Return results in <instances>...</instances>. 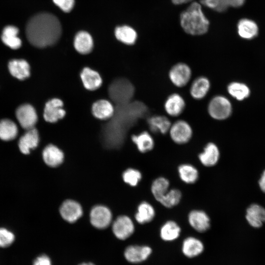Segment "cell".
<instances>
[{"instance_id": "35", "label": "cell", "mask_w": 265, "mask_h": 265, "mask_svg": "<svg viewBox=\"0 0 265 265\" xmlns=\"http://www.w3.org/2000/svg\"><path fill=\"white\" fill-rule=\"evenodd\" d=\"M18 133V128L12 121L3 119L0 121V138L9 141L14 139Z\"/></svg>"}, {"instance_id": "4", "label": "cell", "mask_w": 265, "mask_h": 265, "mask_svg": "<svg viewBox=\"0 0 265 265\" xmlns=\"http://www.w3.org/2000/svg\"><path fill=\"white\" fill-rule=\"evenodd\" d=\"M134 92V87L131 82L123 78L115 80L108 88L109 96L116 106L131 102Z\"/></svg>"}, {"instance_id": "7", "label": "cell", "mask_w": 265, "mask_h": 265, "mask_svg": "<svg viewBox=\"0 0 265 265\" xmlns=\"http://www.w3.org/2000/svg\"><path fill=\"white\" fill-rule=\"evenodd\" d=\"M192 74V70L189 65L186 63L180 62L174 64L170 68L168 76L173 85L182 88L189 82Z\"/></svg>"}, {"instance_id": "23", "label": "cell", "mask_w": 265, "mask_h": 265, "mask_svg": "<svg viewBox=\"0 0 265 265\" xmlns=\"http://www.w3.org/2000/svg\"><path fill=\"white\" fill-rule=\"evenodd\" d=\"M181 228L174 220H168L164 223L159 230V236L162 240L171 242L177 239L180 236Z\"/></svg>"}, {"instance_id": "2", "label": "cell", "mask_w": 265, "mask_h": 265, "mask_svg": "<svg viewBox=\"0 0 265 265\" xmlns=\"http://www.w3.org/2000/svg\"><path fill=\"white\" fill-rule=\"evenodd\" d=\"M62 28L58 18L50 13H40L31 17L26 25V37L31 44L44 48L56 43L61 36Z\"/></svg>"}, {"instance_id": "28", "label": "cell", "mask_w": 265, "mask_h": 265, "mask_svg": "<svg viewBox=\"0 0 265 265\" xmlns=\"http://www.w3.org/2000/svg\"><path fill=\"white\" fill-rule=\"evenodd\" d=\"M10 74L19 80H24L30 75V68L27 62L23 59H14L8 64Z\"/></svg>"}, {"instance_id": "10", "label": "cell", "mask_w": 265, "mask_h": 265, "mask_svg": "<svg viewBox=\"0 0 265 265\" xmlns=\"http://www.w3.org/2000/svg\"><path fill=\"white\" fill-rule=\"evenodd\" d=\"M16 115L22 127L26 130L34 128L37 121V115L34 107L28 104L20 106Z\"/></svg>"}, {"instance_id": "37", "label": "cell", "mask_w": 265, "mask_h": 265, "mask_svg": "<svg viewBox=\"0 0 265 265\" xmlns=\"http://www.w3.org/2000/svg\"><path fill=\"white\" fill-rule=\"evenodd\" d=\"M182 197L181 191L177 188L169 189L159 200V202L167 208H171L179 204Z\"/></svg>"}, {"instance_id": "38", "label": "cell", "mask_w": 265, "mask_h": 265, "mask_svg": "<svg viewBox=\"0 0 265 265\" xmlns=\"http://www.w3.org/2000/svg\"><path fill=\"white\" fill-rule=\"evenodd\" d=\"M124 181L131 186H136L142 178L141 172L137 169L129 168L122 175Z\"/></svg>"}, {"instance_id": "42", "label": "cell", "mask_w": 265, "mask_h": 265, "mask_svg": "<svg viewBox=\"0 0 265 265\" xmlns=\"http://www.w3.org/2000/svg\"><path fill=\"white\" fill-rule=\"evenodd\" d=\"M32 265H52V263L48 256L42 254L35 259Z\"/></svg>"}, {"instance_id": "17", "label": "cell", "mask_w": 265, "mask_h": 265, "mask_svg": "<svg viewBox=\"0 0 265 265\" xmlns=\"http://www.w3.org/2000/svg\"><path fill=\"white\" fill-rule=\"evenodd\" d=\"M60 213L62 217L70 223L77 221L82 214L80 204L72 200L65 201L60 208Z\"/></svg>"}, {"instance_id": "44", "label": "cell", "mask_w": 265, "mask_h": 265, "mask_svg": "<svg viewBox=\"0 0 265 265\" xmlns=\"http://www.w3.org/2000/svg\"><path fill=\"white\" fill-rule=\"evenodd\" d=\"M259 184L262 190L265 192V170L263 172L259 180Z\"/></svg>"}, {"instance_id": "20", "label": "cell", "mask_w": 265, "mask_h": 265, "mask_svg": "<svg viewBox=\"0 0 265 265\" xmlns=\"http://www.w3.org/2000/svg\"><path fill=\"white\" fill-rule=\"evenodd\" d=\"M39 141L37 130L33 128L27 130L20 139L18 146L20 151L24 154H28L31 149L35 148Z\"/></svg>"}, {"instance_id": "22", "label": "cell", "mask_w": 265, "mask_h": 265, "mask_svg": "<svg viewBox=\"0 0 265 265\" xmlns=\"http://www.w3.org/2000/svg\"><path fill=\"white\" fill-rule=\"evenodd\" d=\"M43 159L47 165L55 167L61 164L64 159L62 151L56 146L50 144L43 151Z\"/></svg>"}, {"instance_id": "26", "label": "cell", "mask_w": 265, "mask_h": 265, "mask_svg": "<svg viewBox=\"0 0 265 265\" xmlns=\"http://www.w3.org/2000/svg\"><path fill=\"white\" fill-rule=\"evenodd\" d=\"M238 32L240 37L245 39H252L258 34V26L253 21L242 19L238 24Z\"/></svg>"}, {"instance_id": "9", "label": "cell", "mask_w": 265, "mask_h": 265, "mask_svg": "<svg viewBox=\"0 0 265 265\" xmlns=\"http://www.w3.org/2000/svg\"><path fill=\"white\" fill-rule=\"evenodd\" d=\"M187 220L189 225L196 231L204 233L211 226V219L208 214L201 210H193L188 214Z\"/></svg>"}, {"instance_id": "21", "label": "cell", "mask_w": 265, "mask_h": 265, "mask_svg": "<svg viewBox=\"0 0 265 265\" xmlns=\"http://www.w3.org/2000/svg\"><path fill=\"white\" fill-rule=\"evenodd\" d=\"M249 224L254 228H259L265 222V209L258 204L251 205L245 215Z\"/></svg>"}, {"instance_id": "19", "label": "cell", "mask_w": 265, "mask_h": 265, "mask_svg": "<svg viewBox=\"0 0 265 265\" xmlns=\"http://www.w3.org/2000/svg\"><path fill=\"white\" fill-rule=\"evenodd\" d=\"M147 124L152 132L165 134L168 132L172 123L168 117L157 114L150 116Z\"/></svg>"}, {"instance_id": "24", "label": "cell", "mask_w": 265, "mask_h": 265, "mask_svg": "<svg viewBox=\"0 0 265 265\" xmlns=\"http://www.w3.org/2000/svg\"><path fill=\"white\" fill-rule=\"evenodd\" d=\"M80 78L84 86L89 90L98 89L102 83V80L99 74L88 67L83 69Z\"/></svg>"}, {"instance_id": "36", "label": "cell", "mask_w": 265, "mask_h": 265, "mask_svg": "<svg viewBox=\"0 0 265 265\" xmlns=\"http://www.w3.org/2000/svg\"><path fill=\"white\" fill-rule=\"evenodd\" d=\"M115 34L118 40L128 45L134 44L137 38L136 31L131 27L127 26L117 27Z\"/></svg>"}, {"instance_id": "13", "label": "cell", "mask_w": 265, "mask_h": 265, "mask_svg": "<svg viewBox=\"0 0 265 265\" xmlns=\"http://www.w3.org/2000/svg\"><path fill=\"white\" fill-rule=\"evenodd\" d=\"M134 226L131 219L127 216H120L112 225V231L116 237L124 240L130 237L134 232Z\"/></svg>"}, {"instance_id": "45", "label": "cell", "mask_w": 265, "mask_h": 265, "mask_svg": "<svg viewBox=\"0 0 265 265\" xmlns=\"http://www.w3.org/2000/svg\"><path fill=\"white\" fill-rule=\"evenodd\" d=\"M192 0H172V2L175 4H182L187 3Z\"/></svg>"}, {"instance_id": "15", "label": "cell", "mask_w": 265, "mask_h": 265, "mask_svg": "<svg viewBox=\"0 0 265 265\" xmlns=\"http://www.w3.org/2000/svg\"><path fill=\"white\" fill-rule=\"evenodd\" d=\"M220 150L217 145L212 142L207 143L202 151L198 155L200 163L206 167L215 165L220 159Z\"/></svg>"}, {"instance_id": "18", "label": "cell", "mask_w": 265, "mask_h": 265, "mask_svg": "<svg viewBox=\"0 0 265 265\" xmlns=\"http://www.w3.org/2000/svg\"><path fill=\"white\" fill-rule=\"evenodd\" d=\"M204 248L203 242L200 239L189 236L183 241L181 250L184 256L188 258H193L201 255Z\"/></svg>"}, {"instance_id": "3", "label": "cell", "mask_w": 265, "mask_h": 265, "mask_svg": "<svg viewBox=\"0 0 265 265\" xmlns=\"http://www.w3.org/2000/svg\"><path fill=\"white\" fill-rule=\"evenodd\" d=\"M181 25L184 31L192 35L206 33L209 29V21L204 14L201 4L193 2L180 15Z\"/></svg>"}, {"instance_id": "8", "label": "cell", "mask_w": 265, "mask_h": 265, "mask_svg": "<svg viewBox=\"0 0 265 265\" xmlns=\"http://www.w3.org/2000/svg\"><path fill=\"white\" fill-rule=\"evenodd\" d=\"M186 102L184 98L178 93H172L165 100L164 110L169 116L178 117L185 111Z\"/></svg>"}, {"instance_id": "16", "label": "cell", "mask_w": 265, "mask_h": 265, "mask_svg": "<svg viewBox=\"0 0 265 265\" xmlns=\"http://www.w3.org/2000/svg\"><path fill=\"white\" fill-rule=\"evenodd\" d=\"M211 87L209 79L201 76L196 78L191 82L189 87V94L195 100L204 99L209 93Z\"/></svg>"}, {"instance_id": "1", "label": "cell", "mask_w": 265, "mask_h": 265, "mask_svg": "<svg viewBox=\"0 0 265 265\" xmlns=\"http://www.w3.org/2000/svg\"><path fill=\"white\" fill-rule=\"evenodd\" d=\"M148 108L139 101L117 105L110 120L103 127V134L106 142L110 146H117L123 141L127 131L138 119L147 113Z\"/></svg>"}, {"instance_id": "32", "label": "cell", "mask_w": 265, "mask_h": 265, "mask_svg": "<svg viewBox=\"0 0 265 265\" xmlns=\"http://www.w3.org/2000/svg\"><path fill=\"white\" fill-rule=\"evenodd\" d=\"M155 213L154 207L149 203L144 201L138 205L135 218L139 224H146L153 220Z\"/></svg>"}, {"instance_id": "6", "label": "cell", "mask_w": 265, "mask_h": 265, "mask_svg": "<svg viewBox=\"0 0 265 265\" xmlns=\"http://www.w3.org/2000/svg\"><path fill=\"white\" fill-rule=\"evenodd\" d=\"M168 133L172 141L179 145L187 143L193 134L190 124L183 119H178L172 123Z\"/></svg>"}, {"instance_id": "29", "label": "cell", "mask_w": 265, "mask_h": 265, "mask_svg": "<svg viewBox=\"0 0 265 265\" xmlns=\"http://www.w3.org/2000/svg\"><path fill=\"white\" fill-rule=\"evenodd\" d=\"M133 142L141 153H146L152 150L155 146V141L151 134L147 131H144L137 135L132 136Z\"/></svg>"}, {"instance_id": "41", "label": "cell", "mask_w": 265, "mask_h": 265, "mask_svg": "<svg viewBox=\"0 0 265 265\" xmlns=\"http://www.w3.org/2000/svg\"><path fill=\"white\" fill-rule=\"evenodd\" d=\"M53 2L65 12H69L73 9L75 0H53Z\"/></svg>"}, {"instance_id": "43", "label": "cell", "mask_w": 265, "mask_h": 265, "mask_svg": "<svg viewBox=\"0 0 265 265\" xmlns=\"http://www.w3.org/2000/svg\"><path fill=\"white\" fill-rule=\"evenodd\" d=\"M245 0H225L228 6L238 7L242 6Z\"/></svg>"}, {"instance_id": "33", "label": "cell", "mask_w": 265, "mask_h": 265, "mask_svg": "<svg viewBox=\"0 0 265 265\" xmlns=\"http://www.w3.org/2000/svg\"><path fill=\"white\" fill-rule=\"evenodd\" d=\"M229 94L238 101H242L250 95V89L244 83L238 81H233L227 86Z\"/></svg>"}, {"instance_id": "34", "label": "cell", "mask_w": 265, "mask_h": 265, "mask_svg": "<svg viewBox=\"0 0 265 265\" xmlns=\"http://www.w3.org/2000/svg\"><path fill=\"white\" fill-rule=\"evenodd\" d=\"M169 189V181L164 177H159L155 179L151 187V192L158 202Z\"/></svg>"}, {"instance_id": "39", "label": "cell", "mask_w": 265, "mask_h": 265, "mask_svg": "<svg viewBox=\"0 0 265 265\" xmlns=\"http://www.w3.org/2000/svg\"><path fill=\"white\" fill-rule=\"evenodd\" d=\"M202 4L217 12H224L229 7L225 0H201Z\"/></svg>"}, {"instance_id": "11", "label": "cell", "mask_w": 265, "mask_h": 265, "mask_svg": "<svg viewBox=\"0 0 265 265\" xmlns=\"http://www.w3.org/2000/svg\"><path fill=\"white\" fill-rule=\"evenodd\" d=\"M90 221L92 225L98 229H104L110 224L112 215L106 207L99 205L94 207L90 212Z\"/></svg>"}, {"instance_id": "40", "label": "cell", "mask_w": 265, "mask_h": 265, "mask_svg": "<svg viewBox=\"0 0 265 265\" xmlns=\"http://www.w3.org/2000/svg\"><path fill=\"white\" fill-rule=\"evenodd\" d=\"M15 240V236L8 230L0 228V247L5 248L9 246Z\"/></svg>"}, {"instance_id": "30", "label": "cell", "mask_w": 265, "mask_h": 265, "mask_svg": "<svg viewBox=\"0 0 265 265\" xmlns=\"http://www.w3.org/2000/svg\"><path fill=\"white\" fill-rule=\"evenodd\" d=\"M19 29L17 27L8 26L4 28L1 35L3 43L12 49L19 48L22 44L21 39L17 36Z\"/></svg>"}, {"instance_id": "31", "label": "cell", "mask_w": 265, "mask_h": 265, "mask_svg": "<svg viewBox=\"0 0 265 265\" xmlns=\"http://www.w3.org/2000/svg\"><path fill=\"white\" fill-rule=\"evenodd\" d=\"M178 173L180 179L186 184L196 183L199 178L197 169L189 163L180 164L178 167Z\"/></svg>"}, {"instance_id": "27", "label": "cell", "mask_w": 265, "mask_h": 265, "mask_svg": "<svg viewBox=\"0 0 265 265\" xmlns=\"http://www.w3.org/2000/svg\"><path fill=\"white\" fill-rule=\"evenodd\" d=\"M75 49L80 53H89L93 47V41L91 36L87 32L81 31L78 32L74 39Z\"/></svg>"}, {"instance_id": "14", "label": "cell", "mask_w": 265, "mask_h": 265, "mask_svg": "<svg viewBox=\"0 0 265 265\" xmlns=\"http://www.w3.org/2000/svg\"><path fill=\"white\" fill-rule=\"evenodd\" d=\"M152 253V248L147 245H130L124 251V257L127 261L137 264L146 260Z\"/></svg>"}, {"instance_id": "25", "label": "cell", "mask_w": 265, "mask_h": 265, "mask_svg": "<svg viewBox=\"0 0 265 265\" xmlns=\"http://www.w3.org/2000/svg\"><path fill=\"white\" fill-rule=\"evenodd\" d=\"M92 112L97 118L101 120L110 119L114 112V107L110 102L100 100L95 102L92 106Z\"/></svg>"}, {"instance_id": "5", "label": "cell", "mask_w": 265, "mask_h": 265, "mask_svg": "<svg viewBox=\"0 0 265 265\" xmlns=\"http://www.w3.org/2000/svg\"><path fill=\"white\" fill-rule=\"evenodd\" d=\"M207 110L211 118L223 121L230 117L233 108L230 101L226 96L218 94L210 100Z\"/></svg>"}, {"instance_id": "12", "label": "cell", "mask_w": 265, "mask_h": 265, "mask_svg": "<svg viewBox=\"0 0 265 265\" xmlns=\"http://www.w3.org/2000/svg\"><path fill=\"white\" fill-rule=\"evenodd\" d=\"M63 102L57 98H53L46 104L44 117L45 120L50 123H55L63 118L66 114L63 108Z\"/></svg>"}, {"instance_id": "46", "label": "cell", "mask_w": 265, "mask_h": 265, "mask_svg": "<svg viewBox=\"0 0 265 265\" xmlns=\"http://www.w3.org/2000/svg\"><path fill=\"white\" fill-rule=\"evenodd\" d=\"M80 265H95L92 263H83L80 264Z\"/></svg>"}]
</instances>
